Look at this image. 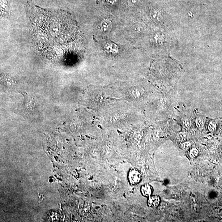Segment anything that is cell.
<instances>
[{
    "label": "cell",
    "mask_w": 222,
    "mask_h": 222,
    "mask_svg": "<svg viewBox=\"0 0 222 222\" xmlns=\"http://www.w3.org/2000/svg\"><path fill=\"white\" fill-rule=\"evenodd\" d=\"M196 125L197 128L199 129H201L203 128L204 123L203 120L200 118H197L196 120Z\"/></svg>",
    "instance_id": "cell-10"
},
{
    "label": "cell",
    "mask_w": 222,
    "mask_h": 222,
    "mask_svg": "<svg viewBox=\"0 0 222 222\" xmlns=\"http://www.w3.org/2000/svg\"><path fill=\"white\" fill-rule=\"evenodd\" d=\"M128 180L131 185L139 184L142 180V174L140 172L136 169H130L128 173Z\"/></svg>",
    "instance_id": "cell-2"
},
{
    "label": "cell",
    "mask_w": 222,
    "mask_h": 222,
    "mask_svg": "<svg viewBox=\"0 0 222 222\" xmlns=\"http://www.w3.org/2000/svg\"><path fill=\"white\" fill-rule=\"evenodd\" d=\"M151 19L155 22H159L162 19L161 15L158 11H152L150 14Z\"/></svg>",
    "instance_id": "cell-6"
},
{
    "label": "cell",
    "mask_w": 222,
    "mask_h": 222,
    "mask_svg": "<svg viewBox=\"0 0 222 222\" xmlns=\"http://www.w3.org/2000/svg\"><path fill=\"white\" fill-rule=\"evenodd\" d=\"M112 28V22L109 20L105 19L102 22L101 24V29L104 33H109L110 32Z\"/></svg>",
    "instance_id": "cell-5"
},
{
    "label": "cell",
    "mask_w": 222,
    "mask_h": 222,
    "mask_svg": "<svg viewBox=\"0 0 222 222\" xmlns=\"http://www.w3.org/2000/svg\"><path fill=\"white\" fill-rule=\"evenodd\" d=\"M153 190L152 186L148 184H145L142 186L141 192L144 197H148L152 195Z\"/></svg>",
    "instance_id": "cell-4"
},
{
    "label": "cell",
    "mask_w": 222,
    "mask_h": 222,
    "mask_svg": "<svg viewBox=\"0 0 222 222\" xmlns=\"http://www.w3.org/2000/svg\"><path fill=\"white\" fill-rule=\"evenodd\" d=\"M160 202V198L158 196L152 195L148 197L147 204L150 207L155 208L159 206Z\"/></svg>",
    "instance_id": "cell-3"
},
{
    "label": "cell",
    "mask_w": 222,
    "mask_h": 222,
    "mask_svg": "<svg viewBox=\"0 0 222 222\" xmlns=\"http://www.w3.org/2000/svg\"><path fill=\"white\" fill-rule=\"evenodd\" d=\"M29 26L33 43L45 57L62 59L73 48V30L68 14L50 11L28 2Z\"/></svg>",
    "instance_id": "cell-1"
},
{
    "label": "cell",
    "mask_w": 222,
    "mask_h": 222,
    "mask_svg": "<svg viewBox=\"0 0 222 222\" xmlns=\"http://www.w3.org/2000/svg\"><path fill=\"white\" fill-rule=\"evenodd\" d=\"M191 147V144L189 142H185L183 143L181 145V148L184 150L189 149Z\"/></svg>",
    "instance_id": "cell-11"
},
{
    "label": "cell",
    "mask_w": 222,
    "mask_h": 222,
    "mask_svg": "<svg viewBox=\"0 0 222 222\" xmlns=\"http://www.w3.org/2000/svg\"><path fill=\"white\" fill-rule=\"evenodd\" d=\"M199 152L198 150L196 148H193L191 150L190 152V156L191 158H196L198 156Z\"/></svg>",
    "instance_id": "cell-9"
},
{
    "label": "cell",
    "mask_w": 222,
    "mask_h": 222,
    "mask_svg": "<svg viewBox=\"0 0 222 222\" xmlns=\"http://www.w3.org/2000/svg\"><path fill=\"white\" fill-rule=\"evenodd\" d=\"M187 135L185 133H180L177 134L178 140L181 143H184L187 140Z\"/></svg>",
    "instance_id": "cell-8"
},
{
    "label": "cell",
    "mask_w": 222,
    "mask_h": 222,
    "mask_svg": "<svg viewBox=\"0 0 222 222\" xmlns=\"http://www.w3.org/2000/svg\"><path fill=\"white\" fill-rule=\"evenodd\" d=\"M216 128V126L215 123L213 122H210L208 125V129L210 131H214Z\"/></svg>",
    "instance_id": "cell-13"
},
{
    "label": "cell",
    "mask_w": 222,
    "mask_h": 222,
    "mask_svg": "<svg viewBox=\"0 0 222 222\" xmlns=\"http://www.w3.org/2000/svg\"><path fill=\"white\" fill-rule=\"evenodd\" d=\"M105 49L108 52H117V46L114 44H107L105 46Z\"/></svg>",
    "instance_id": "cell-7"
},
{
    "label": "cell",
    "mask_w": 222,
    "mask_h": 222,
    "mask_svg": "<svg viewBox=\"0 0 222 222\" xmlns=\"http://www.w3.org/2000/svg\"><path fill=\"white\" fill-rule=\"evenodd\" d=\"M183 125L184 128H189L191 126V123L190 121L188 120V119H185L183 121Z\"/></svg>",
    "instance_id": "cell-12"
}]
</instances>
